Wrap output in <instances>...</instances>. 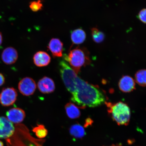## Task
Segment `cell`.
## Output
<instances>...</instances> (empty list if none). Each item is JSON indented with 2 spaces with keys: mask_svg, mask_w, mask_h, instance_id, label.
<instances>
[{
  "mask_svg": "<svg viewBox=\"0 0 146 146\" xmlns=\"http://www.w3.org/2000/svg\"><path fill=\"white\" fill-rule=\"evenodd\" d=\"M86 38V34L84 31L81 29H78L73 31L71 34V39L72 45H79L83 43Z\"/></svg>",
  "mask_w": 146,
  "mask_h": 146,
  "instance_id": "cell-13",
  "label": "cell"
},
{
  "mask_svg": "<svg viewBox=\"0 0 146 146\" xmlns=\"http://www.w3.org/2000/svg\"><path fill=\"white\" fill-rule=\"evenodd\" d=\"M5 78L3 74L0 73V86H1L5 83Z\"/></svg>",
  "mask_w": 146,
  "mask_h": 146,
  "instance_id": "cell-21",
  "label": "cell"
},
{
  "mask_svg": "<svg viewBox=\"0 0 146 146\" xmlns=\"http://www.w3.org/2000/svg\"><path fill=\"white\" fill-rule=\"evenodd\" d=\"M36 85L33 78L25 77L19 82L18 88L20 93L23 95L29 96L33 94L36 90Z\"/></svg>",
  "mask_w": 146,
  "mask_h": 146,
  "instance_id": "cell-5",
  "label": "cell"
},
{
  "mask_svg": "<svg viewBox=\"0 0 146 146\" xmlns=\"http://www.w3.org/2000/svg\"><path fill=\"white\" fill-rule=\"evenodd\" d=\"M33 60L35 65L36 66L43 67L49 65L50 62L51 57L46 52L40 51L35 54Z\"/></svg>",
  "mask_w": 146,
  "mask_h": 146,
  "instance_id": "cell-12",
  "label": "cell"
},
{
  "mask_svg": "<svg viewBox=\"0 0 146 146\" xmlns=\"http://www.w3.org/2000/svg\"><path fill=\"white\" fill-rule=\"evenodd\" d=\"M79 108L71 102L67 103L65 105V108L67 116L71 119H76L80 117L81 113Z\"/></svg>",
  "mask_w": 146,
  "mask_h": 146,
  "instance_id": "cell-14",
  "label": "cell"
},
{
  "mask_svg": "<svg viewBox=\"0 0 146 146\" xmlns=\"http://www.w3.org/2000/svg\"><path fill=\"white\" fill-rule=\"evenodd\" d=\"M69 131L71 135L76 138H83L86 135L84 127L78 123L75 124L71 126Z\"/></svg>",
  "mask_w": 146,
  "mask_h": 146,
  "instance_id": "cell-15",
  "label": "cell"
},
{
  "mask_svg": "<svg viewBox=\"0 0 146 146\" xmlns=\"http://www.w3.org/2000/svg\"><path fill=\"white\" fill-rule=\"evenodd\" d=\"M135 82L133 78L129 76H124L119 80L118 87L122 92L129 93L136 89Z\"/></svg>",
  "mask_w": 146,
  "mask_h": 146,
  "instance_id": "cell-11",
  "label": "cell"
},
{
  "mask_svg": "<svg viewBox=\"0 0 146 146\" xmlns=\"http://www.w3.org/2000/svg\"><path fill=\"white\" fill-rule=\"evenodd\" d=\"M0 146H4L3 142L1 141H0Z\"/></svg>",
  "mask_w": 146,
  "mask_h": 146,
  "instance_id": "cell-23",
  "label": "cell"
},
{
  "mask_svg": "<svg viewBox=\"0 0 146 146\" xmlns=\"http://www.w3.org/2000/svg\"><path fill=\"white\" fill-rule=\"evenodd\" d=\"M29 7L32 11L37 12L42 10L43 5L41 0L31 1L29 3Z\"/></svg>",
  "mask_w": 146,
  "mask_h": 146,
  "instance_id": "cell-19",
  "label": "cell"
},
{
  "mask_svg": "<svg viewBox=\"0 0 146 146\" xmlns=\"http://www.w3.org/2000/svg\"><path fill=\"white\" fill-rule=\"evenodd\" d=\"M33 131L35 134L38 138H44L48 134V131L44 126L42 125H38L37 126L33 128Z\"/></svg>",
  "mask_w": 146,
  "mask_h": 146,
  "instance_id": "cell-18",
  "label": "cell"
},
{
  "mask_svg": "<svg viewBox=\"0 0 146 146\" xmlns=\"http://www.w3.org/2000/svg\"><path fill=\"white\" fill-rule=\"evenodd\" d=\"M138 17L140 21L146 24V9H143L140 11Z\"/></svg>",
  "mask_w": 146,
  "mask_h": 146,
  "instance_id": "cell-20",
  "label": "cell"
},
{
  "mask_svg": "<svg viewBox=\"0 0 146 146\" xmlns=\"http://www.w3.org/2000/svg\"><path fill=\"white\" fill-rule=\"evenodd\" d=\"M89 52L85 47L78 46L70 48L68 54H65L64 58L76 74H78L82 67L89 65L91 62Z\"/></svg>",
  "mask_w": 146,
  "mask_h": 146,
  "instance_id": "cell-2",
  "label": "cell"
},
{
  "mask_svg": "<svg viewBox=\"0 0 146 146\" xmlns=\"http://www.w3.org/2000/svg\"><path fill=\"white\" fill-rule=\"evenodd\" d=\"M15 128L13 123L4 116L0 117V138L6 139L13 135Z\"/></svg>",
  "mask_w": 146,
  "mask_h": 146,
  "instance_id": "cell-6",
  "label": "cell"
},
{
  "mask_svg": "<svg viewBox=\"0 0 146 146\" xmlns=\"http://www.w3.org/2000/svg\"><path fill=\"white\" fill-rule=\"evenodd\" d=\"M66 89L72 95V101L81 108L98 107L106 102L104 93L99 87L85 81L78 74Z\"/></svg>",
  "mask_w": 146,
  "mask_h": 146,
  "instance_id": "cell-1",
  "label": "cell"
},
{
  "mask_svg": "<svg viewBox=\"0 0 146 146\" xmlns=\"http://www.w3.org/2000/svg\"><path fill=\"white\" fill-rule=\"evenodd\" d=\"M18 57L17 51L12 47H8L3 50L1 58L3 62L10 65L15 63Z\"/></svg>",
  "mask_w": 146,
  "mask_h": 146,
  "instance_id": "cell-8",
  "label": "cell"
},
{
  "mask_svg": "<svg viewBox=\"0 0 146 146\" xmlns=\"http://www.w3.org/2000/svg\"><path fill=\"white\" fill-rule=\"evenodd\" d=\"M91 35L93 40L96 43H101L105 39V35L96 27L91 29Z\"/></svg>",
  "mask_w": 146,
  "mask_h": 146,
  "instance_id": "cell-17",
  "label": "cell"
},
{
  "mask_svg": "<svg viewBox=\"0 0 146 146\" xmlns=\"http://www.w3.org/2000/svg\"><path fill=\"white\" fill-rule=\"evenodd\" d=\"M7 118L13 123H19L23 121L25 117V111L19 108H13L7 111Z\"/></svg>",
  "mask_w": 146,
  "mask_h": 146,
  "instance_id": "cell-7",
  "label": "cell"
},
{
  "mask_svg": "<svg viewBox=\"0 0 146 146\" xmlns=\"http://www.w3.org/2000/svg\"><path fill=\"white\" fill-rule=\"evenodd\" d=\"M135 81L140 86H146V69H141L136 72Z\"/></svg>",
  "mask_w": 146,
  "mask_h": 146,
  "instance_id": "cell-16",
  "label": "cell"
},
{
  "mask_svg": "<svg viewBox=\"0 0 146 146\" xmlns=\"http://www.w3.org/2000/svg\"><path fill=\"white\" fill-rule=\"evenodd\" d=\"M105 103L108 113L118 125H128L131 117V110L126 104L121 102L116 103L106 102Z\"/></svg>",
  "mask_w": 146,
  "mask_h": 146,
  "instance_id": "cell-3",
  "label": "cell"
},
{
  "mask_svg": "<svg viewBox=\"0 0 146 146\" xmlns=\"http://www.w3.org/2000/svg\"><path fill=\"white\" fill-rule=\"evenodd\" d=\"M17 90L13 87L3 88L0 93V103L4 107L12 105L17 100Z\"/></svg>",
  "mask_w": 146,
  "mask_h": 146,
  "instance_id": "cell-4",
  "label": "cell"
},
{
  "mask_svg": "<svg viewBox=\"0 0 146 146\" xmlns=\"http://www.w3.org/2000/svg\"><path fill=\"white\" fill-rule=\"evenodd\" d=\"M111 146H121V145H113Z\"/></svg>",
  "mask_w": 146,
  "mask_h": 146,
  "instance_id": "cell-24",
  "label": "cell"
},
{
  "mask_svg": "<svg viewBox=\"0 0 146 146\" xmlns=\"http://www.w3.org/2000/svg\"><path fill=\"white\" fill-rule=\"evenodd\" d=\"M47 47L54 58L61 57L63 56V43L58 38L51 39Z\"/></svg>",
  "mask_w": 146,
  "mask_h": 146,
  "instance_id": "cell-10",
  "label": "cell"
},
{
  "mask_svg": "<svg viewBox=\"0 0 146 146\" xmlns=\"http://www.w3.org/2000/svg\"><path fill=\"white\" fill-rule=\"evenodd\" d=\"M38 89L43 94H49L54 92L55 85L52 78L45 76L39 80L37 84Z\"/></svg>",
  "mask_w": 146,
  "mask_h": 146,
  "instance_id": "cell-9",
  "label": "cell"
},
{
  "mask_svg": "<svg viewBox=\"0 0 146 146\" xmlns=\"http://www.w3.org/2000/svg\"><path fill=\"white\" fill-rule=\"evenodd\" d=\"M3 41V35L0 32V46L2 44Z\"/></svg>",
  "mask_w": 146,
  "mask_h": 146,
  "instance_id": "cell-22",
  "label": "cell"
}]
</instances>
